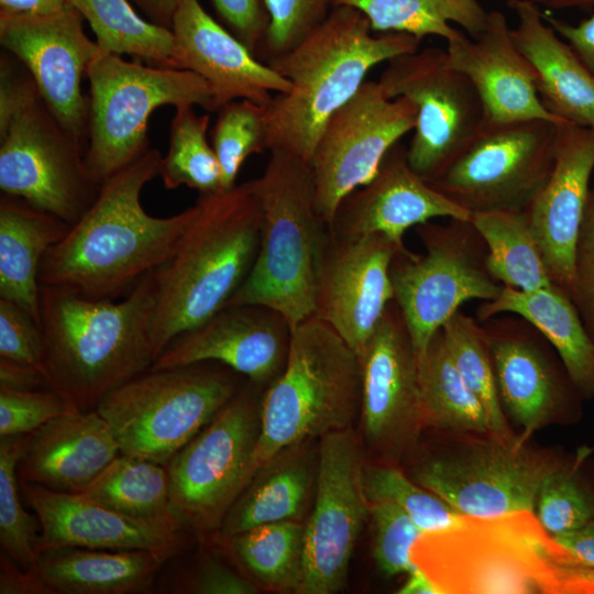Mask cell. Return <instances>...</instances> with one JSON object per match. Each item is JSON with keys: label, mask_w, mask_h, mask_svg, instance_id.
<instances>
[{"label": "cell", "mask_w": 594, "mask_h": 594, "mask_svg": "<svg viewBox=\"0 0 594 594\" xmlns=\"http://www.w3.org/2000/svg\"><path fill=\"white\" fill-rule=\"evenodd\" d=\"M162 156L148 148L106 179L87 211L45 254L38 279L92 299H116L164 264L195 221L197 201L166 218L141 204L144 186L160 175Z\"/></svg>", "instance_id": "6da1fadb"}, {"label": "cell", "mask_w": 594, "mask_h": 594, "mask_svg": "<svg viewBox=\"0 0 594 594\" xmlns=\"http://www.w3.org/2000/svg\"><path fill=\"white\" fill-rule=\"evenodd\" d=\"M154 309V271L120 300L41 285L43 367L50 388L79 411H89L109 392L150 370Z\"/></svg>", "instance_id": "7a4b0ae2"}, {"label": "cell", "mask_w": 594, "mask_h": 594, "mask_svg": "<svg viewBox=\"0 0 594 594\" xmlns=\"http://www.w3.org/2000/svg\"><path fill=\"white\" fill-rule=\"evenodd\" d=\"M404 33L374 35L366 16L334 6L323 22L289 51L266 63L290 82L266 107L268 150L310 162L331 116L345 105L381 63L418 51Z\"/></svg>", "instance_id": "3957f363"}, {"label": "cell", "mask_w": 594, "mask_h": 594, "mask_svg": "<svg viewBox=\"0 0 594 594\" xmlns=\"http://www.w3.org/2000/svg\"><path fill=\"white\" fill-rule=\"evenodd\" d=\"M197 204L177 250L154 270V361L172 340L227 306L258 251L262 212L254 179L200 195Z\"/></svg>", "instance_id": "277c9868"}, {"label": "cell", "mask_w": 594, "mask_h": 594, "mask_svg": "<svg viewBox=\"0 0 594 594\" xmlns=\"http://www.w3.org/2000/svg\"><path fill=\"white\" fill-rule=\"evenodd\" d=\"M270 152L254 179L262 212L258 251L227 305L270 307L293 329L315 315L317 267L329 226L317 208L310 164L285 151Z\"/></svg>", "instance_id": "5b68a950"}, {"label": "cell", "mask_w": 594, "mask_h": 594, "mask_svg": "<svg viewBox=\"0 0 594 594\" xmlns=\"http://www.w3.org/2000/svg\"><path fill=\"white\" fill-rule=\"evenodd\" d=\"M411 559L440 594H557L566 553L535 513L517 512L424 531Z\"/></svg>", "instance_id": "8992f818"}, {"label": "cell", "mask_w": 594, "mask_h": 594, "mask_svg": "<svg viewBox=\"0 0 594 594\" xmlns=\"http://www.w3.org/2000/svg\"><path fill=\"white\" fill-rule=\"evenodd\" d=\"M358 354L321 319L292 329L286 365L262 395L254 473L290 446L348 429L360 413Z\"/></svg>", "instance_id": "52a82bcc"}, {"label": "cell", "mask_w": 594, "mask_h": 594, "mask_svg": "<svg viewBox=\"0 0 594 594\" xmlns=\"http://www.w3.org/2000/svg\"><path fill=\"white\" fill-rule=\"evenodd\" d=\"M237 374L210 361L150 369L105 395L96 410L122 454L167 465L237 394Z\"/></svg>", "instance_id": "ba28073f"}, {"label": "cell", "mask_w": 594, "mask_h": 594, "mask_svg": "<svg viewBox=\"0 0 594 594\" xmlns=\"http://www.w3.org/2000/svg\"><path fill=\"white\" fill-rule=\"evenodd\" d=\"M86 76L89 117L84 162L99 185L148 150L147 123L158 107L189 105L216 111L210 86L191 70L128 62L100 50Z\"/></svg>", "instance_id": "9c48e42d"}, {"label": "cell", "mask_w": 594, "mask_h": 594, "mask_svg": "<svg viewBox=\"0 0 594 594\" xmlns=\"http://www.w3.org/2000/svg\"><path fill=\"white\" fill-rule=\"evenodd\" d=\"M446 433L447 444L416 461L408 476L462 516L534 513L542 482L562 464L522 432Z\"/></svg>", "instance_id": "30bf717a"}, {"label": "cell", "mask_w": 594, "mask_h": 594, "mask_svg": "<svg viewBox=\"0 0 594 594\" xmlns=\"http://www.w3.org/2000/svg\"><path fill=\"white\" fill-rule=\"evenodd\" d=\"M415 229L425 252H397L391 277L418 361L462 304L493 300L504 286L488 271L486 244L471 219Z\"/></svg>", "instance_id": "8fae6325"}, {"label": "cell", "mask_w": 594, "mask_h": 594, "mask_svg": "<svg viewBox=\"0 0 594 594\" xmlns=\"http://www.w3.org/2000/svg\"><path fill=\"white\" fill-rule=\"evenodd\" d=\"M258 386L249 381L166 465L169 509L185 532L219 531L251 481L261 429Z\"/></svg>", "instance_id": "7c38bea8"}, {"label": "cell", "mask_w": 594, "mask_h": 594, "mask_svg": "<svg viewBox=\"0 0 594 594\" xmlns=\"http://www.w3.org/2000/svg\"><path fill=\"white\" fill-rule=\"evenodd\" d=\"M85 148L59 124L36 85L0 112V189L68 224L91 206L101 185L89 175Z\"/></svg>", "instance_id": "4fadbf2b"}, {"label": "cell", "mask_w": 594, "mask_h": 594, "mask_svg": "<svg viewBox=\"0 0 594 594\" xmlns=\"http://www.w3.org/2000/svg\"><path fill=\"white\" fill-rule=\"evenodd\" d=\"M378 84L388 98H406L417 110L407 146L410 167L437 179L485 128V113L470 80L454 69L446 50L426 47L387 62Z\"/></svg>", "instance_id": "5bb4252c"}, {"label": "cell", "mask_w": 594, "mask_h": 594, "mask_svg": "<svg viewBox=\"0 0 594 594\" xmlns=\"http://www.w3.org/2000/svg\"><path fill=\"white\" fill-rule=\"evenodd\" d=\"M557 128L547 120L485 125L430 184L471 215L526 210L551 172Z\"/></svg>", "instance_id": "9a60e30c"}, {"label": "cell", "mask_w": 594, "mask_h": 594, "mask_svg": "<svg viewBox=\"0 0 594 594\" xmlns=\"http://www.w3.org/2000/svg\"><path fill=\"white\" fill-rule=\"evenodd\" d=\"M417 110L406 98H388L365 80L326 123L310 158L317 208L328 226L339 204L367 184L386 153L414 130Z\"/></svg>", "instance_id": "2e32d148"}, {"label": "cell", "mask_w": 594, "mask_h": 594, "mask_svg": "<svg viewBox=\"0 0 594 594\" xmlns=\"http://www.w3.org/2000/svg\"><path fill=\"white\" fill-rule=\"evenodd\" d=\"M320 439L315 502L304 524L300 594H333L345 586L355 543L370 516L355 435L348 428Z\"/></svg>", "instance_id": "e0dca14e"}, {"label": "cell", "mask_w": 594, "mask_h": 594, "mask_svg": "<svg viewBox=\"0 0 594 594\" xmlns=\"http://www.w3.org/2000/svg\"><path fill=\"white\" fill-rule=\"evenodd\" d=\"M359 359L365 444L380 463L397 465L417 447L425 422L417 356L395 301Z\"/></svg>", "instance_id": "ac0fdd59"}, {"label": "cell", "mask_w": 594, "mask_h": 594, "mask_svg": "<svg viewBox=\"0 0 594 594\" xmlns=\"http://www.w3.org/2000/svg\"><path fill=\"white\" fill-rule=\"evenodd\" d=\"M72 6L52 14L0 16V43L26 67L46 107L86 151L89 101L80 84L100 48Z\"/></svg>", "instance_id": "d6986e66"}, {"label": "cell", "mask_w": 594, "mask_h": 594, "mask_svg": "<svg viewBox=\"0 0 594 594\" xmlns=\"http://www.w3.org/2000/svg\"><path fill=\"white\" fill-rule=\"evenodd\" d=\"M400 251L383 234L343 237L329 229L317 267L314 316L358 356L394 301L391 266Z\"/></svg>", "instance_id": "ffe728a7"}, {"label": "cell", "mask_w": 594, "mask_h": 594, "mask_svg": "<svg viewBox=\"0 0 594 594\" xmlns=\"http://www.w3.org/2000/svg\"><path fill=\"white\" fill-rule=\"evenodd\" d=\"M481 323L505 415L529 437L559 420L573 395L580 394L547 339L527 320L512 314Z\"/></svg>", "instance_id": "44dd1931"}, {"label": "cell", "mask_w": 594, "mask_h": 594, "mask_svg": "<svg viewBox=\"0 0 594 594\" xmlns=\"http://www.w3.org/2000/svg\"><path fill=\"white\" fill-rule=\"evenodd\" d=\"M292 327L278 311L255 304L227 305L172 340L151 369L218 362L249 381L270 385L284 370Z\"/></svg>", "instance_id": "7402d4cb"}, {"label": "cell", "mask_w": 594, "mask_h": 594, "mask_svg": "<svg viewBox=\"0 0 594 594\" xmlns=\"http://www.w3.org/2000/svg\"><path fill=\"white\" fill-rule=\"evenodd\" d=\"M593 170L594 129L558 123L551 172L526 212L552 283L569 297Z\"/></svg>", "instance_id": "603a6c76"}, {"label": "cell", "mask_w": 594, "mask_h": 594, "mask_svg": "<svg viewBox=\"0 0 594 594\" xmlns=\"http://www.w3.org/2000/svg\"><path fill=\"white\" fill-rule=\"evenodd\" d=\"M22 496L40 524L41 549L80 547L106 550H148L168 559L184 543L175 520L141 519L118 513L81 493L57 492L21 484Z\"/></svg>", "instance_id": "cb8c5ba5"}, {"label": "cell", "mask_w": 594, "mask_h": 594, "mask_svg": "<svg viewBox=\"0 0 594 594\" xmlns=\"http://www.w3.org/2000/svg\"><path fill=\"white\" fill-rule=\"evenodd\" d=\"M435 218L470 220L471 213L419 176L408 163L407 146L398 142L373 178L339 204L329 229L343 237L383 234L406 250V231Z\"/></svg>", "instance_id": "d4e9b609"}, {"label": "cell", "mask_w": 594, "mask_h": 594, "mask_svg": "<svg viewBox=\"0 0 594 594\" xmlns=\"http://www.w3.org/2000/svg\"><path fill=\"white\" fill-rule=\"evenodd\" d=\"M180 69L196 73L210 86L216 112L240 99L267 107L290 82L217 22L199 0H182L173 18Z\"/></svg>", "instance_id": "484cf974"}, {"label": "cell", "mask_w": 594, "mask_h": 594, "mask_svg": "<svg viewBox=\"0 0 594 594\" xmlns=\"http://www.w3.org/2000/svg\"><path fill=\"white\" fill-rule=\"evenodd\" d=\"M446 52L450 65L476 90L485 125L530 120L562 122L542 105L534 70L516 45L502 12H488L485 30L475 38L458 30L447 41Z\"/></svg>", "instance_id": "4316f807"}, {"label": "cell", "mask_w": 594, "mask_h": 594, "mask_svg": "<svg viewBox=\"0 0 594 594\" xmlns=\"http://www.w3.org/2000/svg\"><path fill=\"white\" fill-rule=\"evenodd\" d=\"M120 453L110 426L96 409L76 410L29 433L18 477L21 484L79 493Z\"/></svg>", "instance_id": "83f0119b"}, {"label": "cell", "mask_w": 594, "mask_h": 594, "mask_svg": "<svg viewBox=\"0 0 594 594\" xmlns=\"http://www.w3.org/2000/svg\"><path fill=\"white\" fill-rule=\"evenodd\" d=\"M513 38L529 62L544 108L562 122L594 129V76L543 20L535 0H508Z\"/></svg>", "instance_id": "f1b7e54d"}, {"label": "cell", "mask_w": 594, "mask_h": 594, "mask_svg": "<svg viewBox=\"0 0 594 594\" xmlns=\"http://www.w3.org/2000/svg\"><path fill=\"white\" fill-rule=\"evenodd\" d=\"M311 440L283 449L254 473L226 514L218 536L271 522L301 521L318 468V449H312Z\"/></svg>", "instance_id": "f546056e"}, {"label": "cell", "mask_w": 594, "mask_h": 594, "mask_svg": "<svg viewBox=\"0 0 594 594\" xmlns=\"http://www.w3.org/2000/svg\"><path fill=\"white\" fill-rule=\"evenodd\" d=\"M503 314L531 323L554 349L580 396L594 397V341L562 289L551 285L526 292L504 286L495 299L480 305L476 317L483 322Z\"/></svg>", "instance_id": "4dcf8cb0"}, {"label": "cell", "mask_w": 594, "mask_h": 594, "mask_svg": "<svg viewBox=\"0 0 594 594\" xmlns=\"http://www.w3.org/2000/svg\"><path fill=\"white\" fill-rule=\"evenodd\" d=\"M166 560L148 550L51 547L34 570L54 594H129L146 590Z\"/></svg>", "instance_id": "1f68e13d"}, {"label": "cell", "mask_w": 594, "mask_h": 594, "mask_svg": "<svg viewBox=\"0 0 594 594\" xmlns=\"http://www.w3.org/2000/svg\"><path fill=\"white\" fill-rule=\"evenodd\" d=\"M70 224L22 199H0V298L26 310L40 324L38 279L46 252Z\"/></svg>", "instance_id": "d6a6232c"}, {"label": "cell", "mask_w": 594, "mask_h": 594, "mask_svg": "<svg viewBox=\"0 0 594 594\" xmlns=\"http://www.w3.org/2000/svg\"><path fill=\"white\" fill-rule=\"evenodd\" d=\"M425 428L491 432L486 411L458 371L441 329L417 361Z\"/></svg>", "instance_id": "836d02e7"}, {"label": "cell", "mask_w": 594, "mask_h": 594, "mask_svg": "<svg viewBox=\"0 0 594 594\" xmlns=\"http://www.w3.org/2000/svg\"><path fill=\"white\" fill-rule=\"evenodd\" d=\"M471 221L487 248V266L503 286L536 290L554 285L526 210L475 212Z\"/></svg>", "instance_id": "e575fe53"}, {"label": "cell", "mask_w": 594, "mask_h": 594, "mask_svg": "<svg viewBox=\"0 0 594 594\" xmlns=\"http://www.w3.org/2000/svg\"><path fill=\"white\" fill-rule=\"evenodd\" d=\"M334 6L362 12L373 32L404 33L419 41L427 35L450 40L458 31L451 22L475 38L485 30L488 18L479 0H332Z\"/></svg>", "instance_id": "d590c367"}, {"label": "cell", "mask_w": 594, "mask_h": 594, "mask_svg": "<svg viewBox=\"0 0 594 594\" xmlns=\"http://www.w3.org/2000/svg\"><path fill=\"white\" fill-rule=\"evenodd\" d=\"M304 535L301 521L287 520L219 538L254 583L298 593L304 571Z\"/></svg>", "instance_id": "8d00e7d4"}, {"label": "cell", "mask_w": 594, "mask_h": 594, "mask_svg": "<svg viewBox=\"0 0 594 594\" xmlns=\"http://www.w3.org/2000/svg\"><path fill=\"white\" fill-rule=\"evenodd\" d=\"M67 2L89 23L102 52L128 54L152 66L179 68L173 31L141 18L129 0Z\"/></svg>", "instance_id": "74e56055"}, {"label": "cell", "mask_w": 594, "mask_h": 594, "mask_svg": "<svg viewBox=\"0 0 594 594\" xmlns=\"http://www.w3.org/2000/svg\"><path fill=\"white\" fill-rule=\"evenodd\" d=\"M79 493L127 516L175 520L167 468L146 459L120 453Z\"/></svg>", "instance_id": "f35d334b"}, {"label": "cell", "mask_w": 594, "mask_h": 594, "mask_svg": "<svg viewBox=\"0 0 594 594\" xmlns=\"http://www.w3.org/2000/svg\"><path fill=\"white\" fill-rule=\"evenodd\" d=\"M169 145L162 157L160 175L167 189L187 186L200 195L221 190V168L207 139L208 114H197L194 106L175 108Z\"/></svg>", "instance_id": "ab89813d"}, {"label": "cell", "mask_w": 594, "mask_h": 594, "mask_svg": "<svg viewBox=\"0 0 594 594\" xmlns=\"http://www.w3.org/2000/svg\"><path fill=\"white\" fill-rule=\"evenodd\" d=\"M441 331L458 371L486 411L491 432L502 437L513 436L482 323L460 309Z\"/></svg>", "instance_id": "60d3db41"}, {"label": "cell", "mask_w": 594, "mask_h": 594, "mask_svg": "<svg viewBox=\"0 0 594 594\" xmlns=\"http://www.w3.org/2000/svg\"><path fill=\"white\" fill-rule=\"evenodd\" d=\"M28 435L0 438V546L18 566L35 569L40 524L22 506L18 464Z\"/></svg>", "instance_id": "b9f144b4"}, {"label": "cell", "mask_w": 594, "mask_h": 594, "mask_svg": "<svg viewBox=\"0 0 594 594\" xmlns=\"http://www.w3.org/2000/svg\"><path fill=\"white\" fill-rule=\"evenodd\" d=\"M211 145L221 168V190L237 186L245 160L268 150L266 107L246 99L231 101L217 111Z\"/></svg>", "instance_id": "7bdbcfd3"}, {"label": "cell", "mask_w": 594, "mask_h": 594, "mask_svg": "<svg viewBox=\"0 0 594 594\" xmlns=\"http://www.w3.org/2000/svg\"><path fill=\"white\" fill-rule=\"evenodd\" d=\"M362 484L369 503L387 501L398 505L424 531L448 528L462 517L440 497L402 472L397 465L364 463Z\"/></svg>", "instance_id": "ee69618b"}, {"label": "cell", "mask_w": 594, "mask_h": 594, "mask_svg": "<svg viewBox=\"0 0 594 594\" xmlns=\"http://www.w3.org/2000/svg\"><path fill=\"white\" fill-rule=\"evenodd\" d=\"M578 464L563 463L542 482L535 515L550 536L576 529L594 519V497L580 483Z\"/></svg>", "instance_id": "f6af8a7d"}, {"label": "cell", "mask_w": 594, "mask_h": 594, "mask_svg": "<svg viewBox=\"0 0 594 594\" xmlns=\"http://www.w3.org/2000/svg\"><path fill=\"white\" fill-rule=\"evenodd\" d=\"M369 510L374 530L373 557L378 570L385 576L408 574L415 570L411 550L424 530L392 502H371Z\"/></svg>", "instance_id": "bcb514c9"}, {"label": "cell", "mask_w": 594, "mask_h": 594, "mask_svg": "<svg viewBox=\"0 0 594 594\" xmlns=\"http://www.w3.org/2000/svg\"><path fill=\"white\" fill-rule=\"evenodd\" d=\"M270 26L258 58L265 63L305 38L320 25L332 8V0H266Z\"/></svg>", "instance_id": "7dc6e473"}, {"label": "cell", "mask_w": 594, "mask_h": 594, "mask_svg": "<svg viewBox=\"0 0 594 594\" xmlns=\"http://www.w3.org/2000/svg\"><path fill=\"white\" fill-rule=\"evenodd\" d=\"M78 409L50 388H0V438L28 435L54 418Z\"/></svg>", "instance_id": "c3c4849f"}, {"label": "cell", "mask_w": 594, "mask_h": 594, "mask_svg": "<svg viewBox=\"0 0 594 594\" xmlns=\"http://www.w3.org/2000/svg\"><path fill=\"white\" fill-rule=\"evenodd\" d=\"M0 358L44 372L41 324L22 307L3 298H0Z\"/></svg>", "instance_id": "681fc988"}, {"label": "cell", "mask_w": 594, "mask_h": 594, "mask_svg": "<svg viewBox=\"0 0 594 594\" xmlns=\"http://www.w3.org/2000/svg\"><path fill=\"white\" fill-rule=\"evenodd\" d=\"M570 298L594 341V187L588 194L576 239Z\"/></svg>", "instance_id": "f907efd6"}, {"label": "cell", "mask_w": 594, "mask_h": 594, "mask_svg": "<svg viewBox=\"0 0 594 594\" xmlns=\"http://www.w3.org/2000/svg\"><path fill=\"white\" fill-rule=\"evenodd\" d=\"M227 29L257 57L270 26L266 0H210Z\"/></svg>", "instance_id": "816d5d0a"}, {"label": "cell", "mask_w": 594, "mask_h": 594, "mask_svg": "<svg viewBox=\"0 0 594 594\" xmlns=\"http://www.w3.org/2000/svg\"><path fill=\"white\" fill-rule=\"evenodd\" d=\"M170 592L198 594H255L258 586L248 576L234 571L227 564L207 559L196 570L193 578L170 588Z\"/></svg>", "instance_id": "f5cc1de1"}, {"label": "cell", "mask_w": 594, "mask_h": 594, "mask_svg": "<svg viewBox=\"0 0 594 594\" xmlns=\"http://www.w3.org/2000/svg\"><path fill=\"white\" fill-rule=\"evenodd\" d=\"M543 20L569 44L575 55L594 76V15L571 24L550 14Z\"/></svg>", "instance_id": "db71d44e"}, {"label": "cell", "mask_w": 594, "mask_h": 594, "mask_svg": "<svg viewBox=\"0 0 594 594\" xmlns=\"http://www.w3.org/2000/svg\"><path fill=\"white\" fill-rule=\"evenodd\" d=\"M0 594H54V592L35 570L21 569L1 551Z\"/></svg>", "instance_id": "11a10c76"}, {"label": "cell", "mask_w": 594, "mask_h": 594, "mask_svg": "<svg viewBox=\"0 0 594 594\" xmlns=\"http://www.w3.org/2000/svg\"><path fill=\"white\" fill-rule=\"evenodd\" d=\"M552 538L573 563L594 568V519L576 529L552 536Z\"/></svg>", "instance_id": "9f6ffc18"}, {"label": "cell", "mask_w": 594, "mask_h": 594, "mask_svg": "<svg viewBox=\"0 0 594 594\" xmlns=\"http://www.w3.org/2000/svg\"><path fill=\"white\" fill-rule=\"evenodd\" d=\"M0 388L32 391L50 386L42 370L0 358Z\"/></svg>", "instance_id": "6f0895ef"}, {"label": "cell", "mask_w": 594, "mask_h": 594, "mask_svg": "<svg viewBox=\"0 0 594 594\" xmlns=\"http://www.w3.org/2000/svg\"><path fill=\"white\" fill-rule=\"evenodd\" d=\"M68 7L67 0H0V16L52 14Z\"/></svg>", "instance_id": "680465c9"}, {"label": "cell", "mask_w": 594, "mask_h": 594, "mask_svg": "<svg viewBox=\"0 0 594 594\" xmlns=\"http://www.w3.org/2000/svg\"><path fill=\"white\" fill-rule=\"evenodd\" d=\"M153 23L169 28L182 0H131Z\"/></svg>", "instance_id": "91938a15"}, {"label": "cell", "mask_w": 594, "mask_h": 594, "mask_svg": "<svg viewBox=\"0 0 594 594\" xmlns=\"http://www.w3.org/2000/svg\"><path fill=\"white\" fill-rule=\"evenodd\" d=\"M399 594H440L428 575L416 568L407 574V580L397 592Z\"/></svg>", "instance_id": "94428289"}, {"label": "cell", "mask_w": 594, "mask_h": 594, "mask_svg": "<svg viewBox=\"0 0 594 594\" xmlns=\"http://www.w3.org/2000/svg\"><path fill=\"white\" fill-rule=\"evenodd\" d=\"M572 593H594V568L575 565L571 575Z\"/></svg>", "instance_id": "6125c7cd"}, {"label": "cell", "mask_w": 594, "mask_h": 594, "mask_svg": "<svg viewBox=\"0 0 594 594\" xmlns=\"http://www.w3.org/2000/svg\"><path fill=\"white\" fill-rule=\"evenodd\" d=\"M541 2L551 8H588L594 4V0H542Z\"/></svg>", "instance_id": "be15d7a7"}, {"label": "cell", "mask_w": 594, "mask_h": 594, "mask_svg": "<svg viewBox=\"0 0 594 594\" xmlns=\"http://www.w3.org/2000/svg\"><path fill=\"white\" fill-rule=\"evenodd\" d=\"M535 1H537V2H541L542 0H535Z\"/></svg>", "instance_id": "e7e4bbea"}]
</instances>
